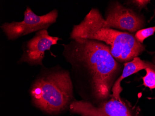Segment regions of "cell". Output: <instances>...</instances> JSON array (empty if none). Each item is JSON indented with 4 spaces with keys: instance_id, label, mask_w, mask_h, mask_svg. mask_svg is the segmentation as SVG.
Returning a JSON list of instances; mask_svg holds the SVG:
<instances>
[{
    "instance_id": "cell-11",
    "label": "cell",
    "mask_w": 155,
    "mask_h": 116,
    "mask_svg": "<svg viewBox=\"0 0 155 116\" xmlns=\"http://www.w3.org/2000/svg\"><path fill=\"white\" fill-rule=\"evenodd\" d=\"M150 1H132L136 6L139 7V8H143L144 6H146L149 2H150Z\"/></svg>"
},
{
    "instance_id": "cell-6",
    "label": "cell",
    "mask_w": 155,
    "mask_h": 116,
    "mask_svg": "<svg viewBox=\"0 0 155 116\" xmlns=\"http://www.w3.org/2000/svg\"><path fill=\"white\" fill-rule=\"evenodd\" d=\"M98 21L102 27L117 28L130 33L140 30L144 24L143 19L130 8L118 2H112L105 13V18L98 11Z\"/></svg>"
},
{
    "instance_id": "cell-5",
    "label": "cell",
    "mask_w": 155,
    "mask_h": 116,
    "mask_svg": "<svg viewBox=\"0 0 155 116\" xmlns=\"http://www.w3.org/2000/svg\"><path fill=\"white\" fill-rule=\"evenodd\" d=\"M58 17V11L54 9L48 14L38 15L29 7L24 11V19L21 22H5L1 26L7 39L14 41L23 36L43 29H47L55 23Z\"/></svg>"
},
{
    "instance_id": "cell-4",
    "label": "cell",
    "mask_w": 155,
    "mask_h": 116,
    "mask_svg": "<svg viewBox=\"0 0 155 116\" xmlns=\"http://www.w3.org/2000/svg\"><path fill=\"white\" fill-rule=\"evenodd\" d=\"M69 110L71 113L81 116H141L139 107L112 96L98 104L83 100H74L70 105Z\"/></svg>"
},
{
    "instance_id": "cell-8",
    "label": "cell",
    "mask_w": 155,
    "mask_h": 116,
    "mask_svg": "<svg viewBox=\"0 0 155 116\" xmlns=\"http://www.w3.org/2000/svg\"><path fill=\"white\" fill-rule=\"evenodd\" d=\"M150 68L155 70V65L150 62L143 61L138 57L134 58L132 61L124 64L122 74L116 81L111 90L112 97L119 100L122 99L120 94L123 91L121 82L124 78L142 70Z\"/></svg>"
},
{
    "instance_id": "cell-3",
    "label": "cell",
    "mask_w": 155,
    "mask_h": 116,
    "mask_svg": "<svg viewBox=\"0 0 155 116\" xmlns=\"http://www.w3.org/2000/svg\"><path fill=\"white\" fill-rule=\"evenodd\" d=\"M98 11L92 8L80 24L74 26L70 35L71 40L89 39L104 42L118 62L130 61L143 52L144 45L137 40L135 35L102 27L98 21Z\"/></svg>"
},
{
    "instance_id": "cell-1",
    "label": "cell",
    "mask_w": 155,
    "mask_h": 116,
    "mask_svg": "<svg viewBox=\"0 0 155 116\" xmlns=\"http://www.w3.org/2000/svg\"><path fill=\"white\" fill-rule=\"evenodd\" d=\"M62 55L71 65L78 91L83 100L98 104L111 97L121 66L104 43L89 39L63 44Z\"/></svg>"
},
{
    "instance_id": "cell-9",
    "label": "cell",
    "mask_w": 155,
    "mask_h": 116,
    "mask_svg": "<svg viewBox=\"0 0 155 116\" xmlns=\"http://www.w3.org/2000/svg\"><path fill=\"white\" fill-rule=\"evenodd\" d=\"M146 74L143 77V84L150 90L155 88V70L150 68L145 69Z\"/></svg>"
},
{
    "instance_id": "cell-10",
    "label": "cell",
    "mask_w": 155,
    "mask_h": 116,
    "mask_svg": "<svg viewBox=\"0 0 155 116\" xmlns=\"http://www.w3.org/2000/svg\"><path fill=\"white\" fill-rule=\"evenodd\" d=\"M155 32V26L147 28H143L138 30L136 33L135 37L137 41L142 44L143 41L150 36L154 35Z\"/></svg>"
},
{
    "instance_id": "cell-2",
    "label": "cell",
    "mask_w": 155,
    "mask_h": 116,
    "mask_svg": "<svg viewBox=\"0 0 155 116\" xmlns=\"http://www.w3.org/2000/svg\"><path fill=\"white\" fill-rule=\"evenodd\" d=\"M29 91L32 104L48 114L61 113L74 100L70 72L59 66L42 67Z\"/></svg>"
},
{
    "instance_id": "cell-12",
    "label": "cell",
    "mask_w": 155,
    "mask_h": 116,
    "mask_svg": "<svg viewBox=\"0 0 155 116\" xmlns=\"http://www.w3.org/2000/svg\"><path fill=\"white\" fill-rule=\"evenodd\" d=\"M154 63H155V58H154Z\"/></svg>"
},
{
    "instance_id": "cell-7",
    "label": "cell",
    "mask_w": 155,
    "mask_h": 116,
    "mask_svg": "<svg viewBox=\"0 0 155 116\" xmlns=\"http://www.w3.org/2000/svg\"><path fill=\"white\" fill-rule=\"evenodd\" d=\"M61 40L59 37L50 35L47 29L36 32L33 38L23 43V53L17 63H27L30 66L43 67L42 61L45 51L50 50L51 47L56 45Z\"/></svg>"
}]
</instances>
